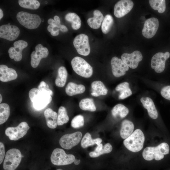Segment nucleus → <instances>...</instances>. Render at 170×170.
<instances>
[{"label":"nucleus","instance_id":"obj_18","mask_svg":"<svg viewBox=\"0 0 170 170\" xmlns=\"http://www.w3.org/2000/svg\"><path fill=\"white\" fill-rule=\"evenodd\" d=\"M112 72L114 76L119 77L124 76L126 71L129 70V67L125 64L122 60L114 56L111 60Z\"/></svg>","mask_w":170,"mask_h":170},{"label":"nucleus","instance_id":"obj_38","mask_svg":"<svg viewBox=\"0 0 170 170\" xmlns=\"http://www.w3.org/2000/svg\"><path fill=\"white\" fill-rule=\"evenodd\" d=\"M84 123V121L83 116L79 115L75 116L72 119L71 121V126L73 128H79L83 126Z\"/></svg>","mask_w":170,"mask_h":170},{"label":"nucleus","instance_id":"obj_8","mask_svg":"<svg viewBox=\"0 0 170 170\" xmlns=\"http://www.w3.org/2000/svg\"><path fill=\"white\" fill-rule=\"evenodd\" d=\"M30 127L27 123L23 122L15 127H9L5 131L6 135L11 140H17L22 138L27 133Z\"/></svg>","mask_w":170,"mask_h":170},{"label":"nucleus","instance_id":"obj_42","mask_svg":"<svg viewBox=\"0 0 170 170\" xmlns=\"http://www.w3.org/2000/svg\"><path fill=\"white\" fill-rule=\"evenodd\" d=\"M48 23L49 25H52L54 26H60L58 25L56 23L54 20L52 19H49L48 21Z\"/></svg>","mask_w":170,"mask_h":170},{"label":"nucleus","instance_id":"obj_15","mask_svg":"<svg viewBox=\"0 0 170 170\" xmlns=\"http://www.w3.org/2000/svg\"><path fill=\"white\" fill-rule=\"evenodd\" d=\"M133 6V3L132 0H120L114 6V14L117 18H121L128 14L131 10Z\"/></svg>","mask_w":170,"mask_h":170},{"label":"nucleus","instance_id":"obj_44","mask_svg":"<svg viewBox=\"0 0 170 170\" xmlns=\"http://www.w3.org/2000/svg\"><path fill=\"white\" fill-rule=\"evenodd\" d=\"M54 20L58 25H61L59 17L58 16L55 15L54 17Z\"/></svg>","mask_w":170,"mask_h":170},{"label":"nucleus","instance_id":"obj_25","mask_svg":"<svg viewBox=\"0 0 170 170\" xmlns=\"http://www.w3.org/2000/svg\"><path fill=\"white\" fill-rule=\"evenodd\" d=\"M85 90V87L82 84H77L70 82L67 84L65 89L66 94L69 96H72L84 93Z\"/></svg>","mask_w":170,"mask_h":170},{"label":"nucleus","instance_id":"obj_41","mask_svg":"<svg viewBox=\"0 0 170 170\" xmlns=\"http://www.w3.org/2000/svg\"><path fill=\"white\" fill-rule=\"evenodd\" d=\"M5 155V149L3 144L0 142V164L3 162Z\"/></svg>","mask_w":170,"mask_h":170},{"label":"nucleus","instance_id":"obj_10","mask_svg":"<svg viewBox=\"0 0 170 170\" xmlns=\"http://www.w3.org/2000/svg\"><path fill=\"white\" fill-rule=\"evenodd\" d=\"M82 136V134L80 132L66 134L61 137L59 143L62 148L65 149H70L78 144Z\"/></svg>","mask_w":170,"mask_h":170},{"label":"nucleus","instance_id":"obj_36","mask_svg":"<svg viewBox=\"0 0 170 170\" xmlns=\"http://www.w3.org/2000/svg\"><path fill=\"white\" fill-rule=\"evenodd\" d=\"M113 23L112 16L108 14L105 15L102 24L101 28L102 32L105 34L108 33L110 30Z\"/></svg>","mask_w":170,"mask_h":170},{"label":"nucleus","instance_id":"obj_21","mask_svg":"<svg viewBox=\"0 0 170 170\" xmlns=\"http://www.w3.org/2000/svg\"><path fill=\"white\" fill-rule=\"evenodd\" d=\"M47 126L50 128H55L57 125V113L50 108H47L44 112Z\"/></svg>","mask_w":170,"mask_h":170},{"label":"nucleus","instance_id":"obj_49","mask_svg":"<svg viewBox=\"0 0 170 170\" xmlns=\"http://www.w3.org/2000/svg\"><path fill=\"white\" fill-rule=\"evenodd\" d=\"M3 11L1 9H0V20L3 18Z\"/></svg>","mask_w":170,"mask_h":170},{"label":"nucleus","instance_id":"obj_39","mask_svg":"<svg viewBox=\"0 0 170 170\" xmlns=\"http://www.w3.org/2000/svg\"><path fill=\"white\" fill-rule=\"evenodd\" d=\"M37 88L42 93L51 96L53 94V92L49 88L48 85L43 81H42L40 82Z\"/></svg>","mask_w":170,"mask_h":170},{"label":"nucleus","instance_id":"obj_20","mask_svg":"<svg viewBox=\"0 0 170 170\" xmlns=\"http://www.w3.org/2000/svg\"><path fill=\"white\" fill-rule=\"evenodd\" d=\"M140 101L144 107L147 110L149 116L151 118L156 119L158 113L152 100L149 97H142Z\"/></svg>","mask_w":170,"mask_h":170},{"label":"nucleus","instance_id":"obj_17","mask_svg":"<svg viewBox=\"0 0 170 170\" xmlns=\"http://www.w3.org/2000/svg\"><path fill=\"white\" fill-rule=\"evenodd\" d=\"M14 47H11L8 50L9 56L15 61H20L22 58V51L27 47L28 43L25 41L20 40L14 42Z\"/></svg>","mask_w":170,"mask_h":170},{"label":"nucleus","instance_id":"obj_28","mask_svg":"<svg viewBox=\"0 0 170 170\" xmlns=\"http://www.w3.org/2000/svg\"><path fill=\"white\" fill-rule=\"evenodd\" d=\"M65 20L71 23L72 28L74 30L79 29L81 25V21L79 17L74 13H69L65 16Z\"/></svg>","mask_w":170,"mask_h":170},{"label":"nucleus","instance_id":"obj_2","mask_svg":"<svg viewBox=\"0 0 170 170\" xmlns=\"http://www.w3.org/2000/svg\"><path fill=\"white\" fill-rule=\"evenodd\" d=\"M145 137L142 131L137 129L123 141V144L129 150L134 152L141 150L143 147Z\"/></svg>","mask_w":170,"mask_h":170},{"label":"nucleus","instance_id":"obj_50","mask_svg":"<svg viewBox=\"0 0 170 170\" xmlns=\"http://www.w3.org/2000/svg\"><path fill=\"white\" fill-rule=\"evenodd\" d=\"M0 103H1L2 101V97L1 95V94H0Z\"/></svg>","mask_w":170,"mask_h":170},{"label":"nucleus","instance_id":"obj_48","mask_svg":"<svg viewBox=\"0 0 170 170\" xmlns=\"http://www.w3.org/2000/svg\"><path fill=\"white\" fill-rule=\"evenodd\" d=\"M80 160L75 159L73 162L75 164L78 165L80 163Z\"/></svg>","mask_w":170,"mask_h":170},{"label":"nucleus","instance_id":"obj_34","mask_svg":"<svg viewBox=\"0 0 170 170\" xmlns=\"http://www.w3.org/2000/svg\"><path fill=\"white\" fill-rule=\"evenodd\" d=\"M18 3L21 7L31 9H37L40 6L39 2L36 0H19Z\"/></svg>","mask_w":170,"mask_h":170},{"label":"nucleus","instance_id":"obj_3","mask_svg":"<svg viewBox=\"0 0 170 170\" xmlns=\"http://www.w3.org/2000/svg\"><path fill=\"white\" fill-rule=\"evenodd\" d=\"M29 96L34 108L37 110L45 108L52 100L51 96L41 92L36 88H32L30 90Z\"/></svg>","mask_w":170,"mask_h":170},{"label":"nucleus","instance_id":"obj_46","mask_svg":"<svg viewBox=\"0 0 170 170\" xmlns=\"http://www.w3.org/2000/svg\"><path fill=\"white\" fill-rule=\"evenodd\" d=\"M59 30H59L56 31H52L50 32V34L53 36H57L59 33Z\"/></svg>","mask_w":170,"mask_h":170},{"label":"nucleus","instance_id":"obj_43","mask_svg":"<svg viewBox=\"0 0 170 170\" xmlns=\"http://www.w3.org/2000/svg\"><path fill=\"white\" fill-rule=\"evenodd\" d=\"M60 30L63 32H66L68 31V29L66 26L64 25H60L59 26Z\"/></svg>","mask_w":170,"mask_h":170},{"label":"nucleus","instance_id":"obj_5","mask_svg":"<svg viewBox=\"0 0 170 170\" xmlns=\"http://www.w3.org/2000/svg\"><path fill=\"white\" fill-rule=\"evenodd\" d=\"M16 18L21 25L29 29L37 28L41 22V18L38 15L24 11L19 12Z\"/></svg>","mask_w":170,"mask_h":170},{"label":"nucleus","instance_id":"obj_51","mask_svg":"<svg viewBox=\"0 0 170 170\" xmlns=\"http://www.w3.org/2000/svg\"><path fill=\"white\" fill-rule=\"evenodd\" d=\"M57 170H62L61 169H58Z\"/></svg>","mask_w":170,"mask_h":170},{"label":"nucleus","instance_id":"obj_19","mask_svg":"<svg viewBox=\"0 0 170 170\" xmlns=\"http://www.w3.org/2000/svg\"><path fill=\"white\" fill-rule=\"evenodd\" d=\"M18 76L15 70L4 65H0V80L4 82L15 79Z\"/></svg>","mask_w":170,"mask_h":170},{"label":"nucleus","instance_id":"obj_47","mask_svg":"<svg viewBox=\"0 0 170 170\" xmlns=\"http://www.w3.org/2000/svg\"><path fill=\"white\" fill-rule=\"evenodd\" d=\"M54 27V26L50 25H49L47 27L48 31L49 32H51L53 30Z\"/></svg>","mask_w":170,"mask_h":170},{"label":"nucleus","instance_id":"obj_45","mask_svg":"<svg viewBox=\"0 0 170 170\" xmlns=\"http://www.w3.org/2000/svg\"><path fill=\"white\" fill-rule=\"evenodd\" d=\"M103 148V144H100L97 146L95 148L94 151L95 152H99Z\"/></svg>","mask_w":170,"mask_h":170},{"label":"nucleus","instance_id":"obj_40","mask_svg":"<svg viewBox=\"0 0 170 170\" xmlns=\"http://www.w3.org/2000/svg\"><path fill=\"white\" fill-rule=\"evenodd\" d=\"M161 94L163 98L170 100V85L163 87L161 89Z\"/></svg>","mask_w":170,"mask_h":170},{"label":"nucleus","instance_id":"obj_35","mask_svg":"<svg viewBox=\"0 0 170 170\" xmlns=\"http://www.w3.org/2000/svg\"><path fill=\"white\" fill-rule=\"evenodd\" d=\"M149 3L154 10H157L160 13L164 12L166 10V1L165 0H149Z\"/></svg>","mask_w":170,"mask_h":170},{"label":"nucleus","instance_id":"obj_30","mask_svg":"<svg viewBox=\"0 0 170 170\" xmlns=\"http://www.w3.org/2000/svg\"><path fill=\"white\" fill-rule=\"evenodd\" d=\"M102 141V139L99 138L92 139L90 133H87L85 134L82 140L81 146L83 148H86L95 144L99 145L101 143Z\"/></svg>","mask_w":170,"mask_h":170},{"label":"nucleus","instance_id":"obj_26","mask_svg":"<svg viewBox=\"0 0 170 170\" xmlns=\"http://www.w3.org/2000/svg\"><path fill=\"white\" fill-rule=\"evenodd\" d=\"M116 90L120 92L119 98L124 99L130 96L132 94V92L129 88L128 82H124L118 85L116 88Z\"/></svg>","mask_w":170,"mask_h":170},{"label":"nucleus","instance_id":"obj_6","mask_svg":"<svg viewBox=\"0 0 170 170\" xmlns=\"http://www.w3.org/2000/svg\"><path fill=\"white\" fill-rule=\"evenodd\" d=\"M22 155L20 151L16 148L8 150L5 156L3 167L4 170H15L20 164Z\"/></svg>","mask_w":170,"mask_h":170},{"label":"nucleus","instance_id":"obj_11","mask_svg":"<svg viewBox=\"0 0 170 170\" xmlns=\"http://www.w3.org/2000/svg\"><path fill=\"white\" fill-rule=\"evenodd\" d=\"M170 56V53L168 52L165 53L158 52L151 59V68L154 69L156 73H160L162 72L165 68L166 61L169 58Z\"/></svg>","mask_w":170,"mask_h":170},{"label":"nucleus","instance_id":"obj_37","mask_svg":"<svg viewBox=\"0 0 170 170\" xmlns=\"http://www.w3.org/2000/svg\"><path fill=\"white\" fill-rule=\"evenodd\" d=\"M112 145L110 143H108L103 146V148L99 152H95V151L91 152L89 153V155L91 157H97L101 155L110 152L112 151Z\"/></svg>","mask_w":170,"mask_h":170},{"label":"nucleus","instance_id":"obj_31","mask_svg":"<svg viewBox=\"0 0 170 170\" xmlns=\"http://www.w3.org/2000/svg\"><path fill=\"white\" fill-rule=\"evenodd\" d=\"M79 106L81 109L84 110L94 111L96 108L93 99L85 98L82 99L80 102Z\"/></svg>","mask_w":170,"mask_h":170},{"label":"nucleus","instance_id":"obj_24","mask_svg":"<svg viewBox=\"0 0 170 170\" xmlns=\"http://www.w3.org/2000/svg\"><path fill=\"white\" fill-rule=\"evenodd\" d=\"M134 129V125L131 121L127 120H123L120 131L121 138L123 139L128 138L133 133Z\"/></svg>","mask_w":170,"mask_h":170},{"label":"nucleus","instance_id":"obj_12","mask_svg":"<svg viewBox=\"0 0 170 170\" xmlns=\"http://www.w3.org/2000/svg\"><path fill=\"white\" fill-rule=\"evenodd\" d=\"M20 33L19 29L16 26L10 24L3 25L0 26V37L12 41L16 39Z\"/></svg>","mask_w":170,"mask_h":170},{"label":"nucleus","instance_id":"obj_14","mask_svg":"<svg viewBox=\"0 0 170 170\" xmlns=\"http://www.w3.org/2000/svg\"><path fill=\"white\" fill-rule=\"evenodd\" d=\"M35 49V51H33L31 55V64L33 68L37 67L41 59L47 57L49 54L48 48L43 47L41 44H37Z\"/></svg>","mask_w":170,"mask_h":170},{"label":"nucleus","instance_id":"obj_4","mask_svg":"<svg viewBox=\"0 0 170 170\" xmlns=\"http://www.w3.org/2000/svg\"><path fill=\"white\" fill-rule=\"evenodd\" d=\"M71 65L74 71L82 77L89 78L93 74L92 67L81 57L78 56L74 57L71 61Z\"/></svg>","mask_w":170,"mask_h":170},{"label":"nucleus","instance_id":"obj_1","mask_svg":"<svg viewBox=\"0 0 170 170\" xmlns=\"http://www.w3.org/2000/svg\"><path fill=\"white\" fill-rule=\"evenodd\" d=\"M169 147L168 144L162 143L156 147H148L145 148L142 152L144 158L147 161L153 159L157 161L162 159L164 155L169 154Z\"/></svg>","mask_w":170,"mask_h":170},{"label":"nucleus","instance_id":"obj_32","mask_svg":"<svg viewBox=\"0 0 170 170\" xmlns=\"http://www.w3.org/2000/svg\"><path fill=\"white\" fill-rule=\"evenodd\" d=\"M10 114L9 105L5 103L0 104V124L5 122L8 119Z\"/></svg>","mask_w":170,"mask_h":170},{"label":"nucleus","instance_id":"obj_9","mask_svg":"<svg viewBox=\"0 0 170 170\" xmlns=\"http://www.w3.org/2000/svg\"><path fill=\"white\" fill-rule=\"evenodd\" d=\"M73 44L79 54L87 56L90 54V48L88 37L86 34H81L76 36L74 39Z\"/></svg>","mask_w":170,"mask_h":170},{"label":"nucleus","instance_id":"obj_7","mask_svg":"<svg viewBox=\"0 0 170 170\" xmlns=\"http://www.w3.org/2000/svg\"><path fill=\"white\" fill-rule=\"evenodd\" d=\"M75 156L72 154H67L65 151L60 148L54 150L50 159L52 163L57 166H63L71 164L74 162Z\"/></svg>","mask_w":170,"mask_h":170},{"label":"nucleus","instance_id":"obj_27","mask_svg":"<svg viewBox=\"0 0 170 170\" xmlns=\"http://www.w3.org/2000/svg\"><path fill=\"white\" fill-rule=\"evenodd\" d=\"M67 72L65 68L61 66L58 70V74L55 80L56 85L59 87H63L66 82Z\"/></svg>","mask_w":170,"mask_h":170},{"label":"nucleus","instance_id":"obj_23","mask_svg":"<svg viewBox=\"0 0 170 170\" xmlns=\"http://www.w3.org/2000/svg\"><path fill=\"white\" fill-rule=\"evenodd\" d=\"M92 92L91 94L93 96L98 97L106 95L108 90L104 83L100 81H95L91 83Z\"/></svg>","mask_w":170,"mask_h":170},{"label":"nucleus","instance_id":"obj_13","mask_svg":"<svg viewBox=\"0 0 170 170\" xmlns=\"http://www.w3.org/2000/svg\"><path fill=\"white\" fill-rule=\"evenodd\" d=\"M159 21L156 18L152 17L146 20L142 30L143 35L147 38L153 37L159 27Z\"/></svg>","mask_w":170,"mask_h":170},{"label":"nucleus","instance_id":"obj_22","mask_svg":"<svg viewBox=\"0 0 170 170\" xmlns=\"http://www.w3.org/2000/svg\"><path fill=\"white\" fill-rule=\"evenodd\" d=\"M93 17L88 19L87 23L91 28L98 29L100 27L104 17L101 12L98 10H95L93 12Z\"/></svg>","mask_w":170,"mask_h":170},{"label":"nucleus","instance_id":"obj_29","mask_svg":"<svg viewBox=\"0 0 170 170\" xmlns=\"http://www.w3.org/2000/svg\"><path fill=\"white\" fill-rule=\"evenodd\" d=\"M111 112L114 117L123 118L125 117L128 113L129 110L124 105L120 104L114 106L112 109Z\"/></svg>","mask_w":170,"mask_h":170},{"label":"nucleus","instance_id":"obj_33","mask_svg":"<svg viewBox=\"0 0 170 170\" xmlns=\"http://www.w3.org/2000/svg\"><path fill=\"white\" fill-rule=\"evenodd\" d=\"M69 120V117L66 108L63 106L60 107L58 110L57 116V125H62L67 123Z\"/></svg>","mask_w":170,"mask_h":170},{"label":"nucleus","instance_id":"obj_16","mask_svg":"<svg viewBox=\"0 0 170 170\" xmlns=\"http://www.w3.org/2000/svg\"><path fill=\"white\" fill-rule=\"evenodd\" d=\"M121 58L128 66L134 69L138 67L139 62L142 60L143 56L140 52L136 50L131 54H123Z\"/></svg>","mask_w":170,"mask_h":170}]
</instances>
